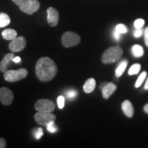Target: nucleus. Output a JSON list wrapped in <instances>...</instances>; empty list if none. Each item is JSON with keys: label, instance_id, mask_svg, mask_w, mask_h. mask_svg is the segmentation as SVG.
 <instances>
[{"label": "nucleus", "instance_id": "obj_1", "mask_svg": "<svg viewBox=\"0 0 148 148\" xmlns=\"http://www.w3.org/2000/svg\"><path fill=\"white\" fill-rule=\"evenodd\" d=\"M35 73L40 81L47 82L54 78L58 73V68L54 61L50 58L42 57L37 61Z\"/></svg>", "mask_w": 148, "mask_h": 148}, {"label": "nucleus", "instance_id": "obj_2", "mask_svg": "<svg viewBox=\"0 0 148 148\" xmlns=\"http://www.w3.org/2000/svg\"><path fill=\"white\" fill-rule=\"evenodd\" d=\"M123 55V49L119 46H112L104 51L101 61L104 64H112L117 62Z\"/></svg>", "mask_w": 148, "mask_h": 148}, {"label": "nucleus", "instance_id": "obj_3", "mask_svg": "<svg viewBox=\"0 0 148 148\" xmlns=\"http://www.w3.org/2000/svg\"><path fill=\"white\" fill-rule=\"evenodd\" d=\"M12 1L18 5L22 12L29 15H32L40 8V3L38 0H12Z\"/></svg>", "mask_w": 148, "mask_h": 148}, {"label": "nucleus", "instance_id": "obj_4", "mask_svg": "<svg viewBox=\"0 0 148 148\" xmlns=\"http://www.w3.org/2000/svg\"><path fill=\"white\" fill-rule=\"evenodd\" d=\"M27 70L25 68H21L18 70H9L4 73V79L7 82H14L21 80L27 76Z\"/></svg>", "mask_w": 148, "mask_h": 148}, {"label": "nucleus", "instance_id": "obj_5", "mask_svg": "<svg viewBox=\"0 0 148 148\" xmlns=\"http://www.w3.org/2000/svg\"><path fill=\"white\" fill-rule=\"evenodd\" d=\"M81 38L78 34L73 32H66L64 33L61 38L62 45L65 47H72L79 45Z\"/></svg>", "mask_w": 148, "mask_h": 148}, {"label": "nucleus", "instance_id": "obj_6", "mask_svg": "<svg viewBox=\"0 0 148 148\" xmlns=\"http://www.w3.org/2000/svg\"><path fill=\"white\" fill-rule=\"evenodd\" d=\"M35 109L38 112H52L55 110V104L50 99H40L35 103Z\"/></svg>", "mask_w": 148, "mask_h": 148}, {"label": "nucleus", "instance_id": "obj_7", "mask_svg": "<svg viewBox=\"0 0 148 148\" xmlns=\"http://www.w3.org/2000/svg\"><path fill=\"white\" fill-rule=\"evenodd\" d=\"M34 119L38 124L47 126L50 121H56V116L51 112H38L35 114Z\"/></svg>", "mask_w": 148, "mask_h": 148}, {"label": "nucleus", "instance_id": "obj_8", "mask_svg": "<svg viewBox=\"0 0 148 148\" xmlns=\"http://www.w3.org/2000/svg\"><path fill=\"white\" fill-rule=\"evenodd\" d=\"M26 46V40L23 36L16 37L9 44V49L12 52H18Z\"/></svg>", "mask_w": 148, "mask_h": 148}, {"label": "nucleus", "instance_id": "obj_9", "mask_svg": "<svg viewBox=\"0 0 148 148\" xmlns=\"http://www.w3.org/2000/svg\"><path fill=\"white\" fill-rule=\"evenodd\" d=\"M14 100V95L12 90L6 87L0 88V101L5 106H9Z\"/></svg>", "mask_w": 148, "mask_h": 148}, {"label": "nucleus", "instance_id": "obj_10", "mask_svg": "<svg viewBox=\"0 0 148 148\" xmlns=\"http://www.w3.org/2000/svg\"><path fill=\"white\" fill-rule=\"evenodd\" d=\"M47 22L51 27H55L58 25L59 21V13L56 9L53 7H49L47 10Z\"/></svg>", "mask_w": 148, "mask_h": 148}, {"label": "nucleus", "instance_id": "obj_11", "mask_svg": "<svg viewBox=\"0 0 148 148\" xmlns=\"http://www.w3.org/2000/svg\"><path fill=\"white\" fill-rule=\"evenodd\" d=\"M116 85H115L114 83L109 82L107 83L102 88V96L105 99H108L109 97H110L112 94L115 92L116 90Z\"/></svg>", "mask_w": 148, "mask_h": 148}, {"label": "nucleus", "instance_id": "obj_12", "mask_svg": "<svg viewBox=\"0 0 148 148\" xmlns=\"http://www.w3.org/2000/svg\"><path fill=\"white\" fill-rule=\"evenodd\" d=\"M121 108L123 113L126 115L127 117L131 118L134 115V107H133L132 103L129 100H125L122 103Z\"/></svg>", "mask_w": 148, "mask_h": 148}, {"label": "nucleus", "instance_id": "obj_13", "mask_svg": "<svg viewBox=\"0 0 148 148\" xmlns=\"http://www.w3.org/2000/svg\"><path fill=\"white\" fill-rule=\"evenodd\" d=\"M14 53H8L3 57L2 60L0 62V71L3 73H5L7 71L8 69V66L9 63L10 62V61L12 60V59L14 58Z\"/></svg>", "mask_w": 148, "mask_h": 148}, {"label": "nucleus", "instance_id": "obj_14", "mask_svg": "<svg viewBox=\"0 0 148 148\" xmlns=\"http://www.w3.org/2000/svg\"><path fill=\"white\" fill-rule=\"evenodd\" d=\"M96 86V82L95 79L92 78H89L86 80V82L84 83V86H83V89H84V91L86 93H90L93 91L94 89H95Z\"/></svg>", "mask_w": 148, "mask_h": 148}, {"label": "nucleus", "instance_id": "obj_15", "mask_svg": "<svg viewBox=\"0 0 148 148\" xmlns=\"http://www.w3.org/2000/svg\"><path fill=\"white\" fill-rule=\"evenodd\" d=\"M2 37L5 40H12L17 36V32L13 29H6L2 32Z\"/></svg>", "mask_w": 148, "mask_h": 148}, {"label": "nucleus", "instance_id": "obj_16", "mask_svg": "<svg viewBox=\"0 0 148 148\" xmlns=\"http://www.w3.org/2000/svg\"><path fill=\"white\" fill-rule=\"evenodd\" d=\"M127 63H128V62L125 60H122L120 62V64L118 65L115 70V75L116 77H119L120 76H121L122 74L123 73V72L125 71V69H126Z\"/></svg>", "mask_w": 148, "mask_h": 148}, {"label": "nucleus", "instance_id": "obj_17", "mask_svg": "<svg viewBox=\"0 0 148 148\" xmlns=\"http://www.w3.org/2000/svg\"><path fill=\"white\" fill-rule=\"evenodd\" d=\"M132 51L134 56L136 58H140L144 54L143 48L139 45H134L132 47Z\"/></svg>", "mask_w": 148, "mask_h": 148}, {"label": "nucleus", "instance_id": "obj_18", "mask_svg": "<svg viewBox=\"0 0 148 148\" xmlns=\"http://www.w3.org/2000/svg\"><path fill=\"white\" fill-rule=\"evenodd\" d=\"M10 23V18L7 14L4 12L0 13V27L7 26Z\"/></svg>", "mask_w": 148, "mask_h": 148}, {"label": "nucleus", "instance_id": "obj_19", "mask_svg": "<svg viewBox=\"0 0 148 148\" xmlns=\"http://www.w3.org/2000/svg\"><path fill=\"white\" fill-rule=\"evenodd\" d=\"M140 68H141V65H140V64H138V63L134 64L130 68V69L128 71V74L130 75L138 74V72L140 71Z\"/></svg>", "mask_w": 148, "mask_h": 148}, {"label": "nucleus", "instance_id": "obj_20", "mask_svg": "<svg viewBox=\"0 0 148 148\" xmlns=\"http://www.w3.org/2000/svg\"><path fill=\"white\" fill-rule=\"evenodd\" d=\"M146 76H147V72H146V71L142 72V73L140 74L139 76H138L136 83H135V87H136V88L139 87L140 85L142 84V83L144 82V80H145Z\"/></svg>", "mask_w": 148, "mask_h": 148}, {"label": "nucleus", "instance_id": "obj_21", "mask_svg": "<svg viewBox=\"0 0 148 148\" xmlns=\"http://www.w3.org/2000/svg\"><path fill=\"white\" fill-rule=\"evenodd\" d=\"M115 30L117 32L120 33V34H125V33L127 32V28L125 25L120 23L116 25L115 27Z\"/></svg>", "mask_w": 148, "mask_h": 148}, {"label": "nucleus", "instance_id": "obj_22", "mask_svg": "<svg viewBox=\"0 0 148 148\" xmlns=\"http://www.w3.org/2000/svg\"><path fill=\"white\" fill-rule=\"evenodd\" d=\"M145 24V21L142 18H138L134 23V26L136 29H140L143 27V26Z\"/></svg>", "mask_w": 148, "mask_h": 148}, {"label": "nucleus", "instance_id": "obj_23", "mask_svg": "<svg viewBox=\"0 0 148 148\" xmlns=\"http://www.w3.org/2000/svg\"><path fill=\"white\" fill-rule=\"evenodd\" d=\"M54 122L55 121H50L47 125V130L48 131H49V132L53 133V132H55L57 130V127L55 125Z\"/></svg>", "mask_w": 148, "mask_h": 148}, {"label": "nucleus", "instance_id": "obj_24", "mask_svg": "<svg viewBox=\"0 0 148 148\" xmlns=\"http://www.w3.org/2000/svg\"><path fill=\"white\" fill-rule=\"evenodd\" d=\"M77 95V91L74 90H68V91L66 92V97H67L69 99H73L74 98L76 97Z\"/></svg>", "mask_w": 148, "mask_h": 148}, {"label": "nucleus", "instance_id": "obj_25", "mask_svg": "<svg viewBox=\"0 0 148 148\" xmlns=\"http://www.w3.org/2000/svg\"><path fill=\"white\" fill-rule=\"evenodd\" d=\"M57 103H58V108L60 109H62L64 106V96L60 95L58 96L57 99Z\"/></svg>", "mask_w": 148, "mask_h": 148}, {"label": "nucleus", "instance_id": "obj_26", "mask_svg": "<svg viewBox=\"0 0 148 148\" xmlns=\"http://www.w3.org/2000/svg\"><path fill=\"white\" fill-rule=\"evenodd\" d=\"M35 138H36L37 140L40 139V138L42 137V135H43V130L41 127H38L37 130L35 131Z\"/></svg>", "mask_w": 148, "mask_h": 148}, {"label": "nucleus", "instance_id": "obj_27", "mask_svg": "<svg viewBox=\"0 0 148 148\" xmlns=\"http://www.w3.org/2000/svg\"><path fill=\"white\" fill-rule=\"evenodd\" d=\"M143 29H136L134 31V36L136 37V38H138V37H140L141 36L142 34H143Z\"/></svg>", "mask_w": 148, "mask_h": 148}, {"label": "nucleus", "instance_id": "obj_28", "mask_svg": "<svg viewBox=\"0 0 148 148\" xmlns=\"http://www.w3.org/2000/svg\"><path fill=\"white\" fill-rule=\"evenodd\" d=\"M144 40H145V45L148 47V27H147L145 29L144 32Z\"/></svg>", "mask_w": 148, "mask_h": 148}, {"label": "nucleus", "instance_id": "obj_29", "mask_svg": "<svg viewBox=\"0 0 148 148\" xmlns=\"http://www.w3.org/2000/svg\"><path fill=\"white\" fill-rule=\"evenodd\" d=\"M6 147V142L4 138H0V148H5Z\"/></svg>", "mask_w": 148, "mask_h": 148}, {"label": "nucleus", "instance_id": "obj_30", "mask_svg": "<svg viewBox=\"0 0 148 148\" xmlns=\"http://www.w3.org/2000/svg\"><path fill=\"white\" fill-rule=\"evenodd\" d=\"M121 34H120V33L117 32L116 30L114 31V39H115L116 40H119L120 38H121Z\"/></svg>", "mask_w": 148, "mask_h": 148}, {"label": "nucleus", "instance_id": "obj_31", "mask_svg": "<svg viewBox=\"0 0 148 148\" xmlns=\"http://www.w3.org/2000/svg\"><path fill=\"white\" fill-rule=\"evenodd\" d=\"M12 61L14 62H16V63H18V62H21V58H20L19 56H16L12 59Z\"/></svg>", "mask_w": 148, "mask_h": 148}, {"label": "nucleus", "instance_id": "obj_32", "mask_svg": "<svg viewBox=\"0 0 148 148\" xmlns=\"http://www.w3.org/2000/svg\"><path fill=\"white\" fill-rule=\"evenodd\" d=\"M143 110L145 111V113L148 114V103H147V104L144 106V107H143Z\"/></svg>", "mask_w": 148, "mask_h": 148}, {"label": "nucleus", "instance_id": "obj_33", "mask_svg": "<svg viewBox=\"0 0 148 148\" xmlns=\"http://www.w3.org/2000/svg\"><path fill=\"white\" fill-rule=\"evenodd\" d=\"M144 88H145V90H148V77H147V79L146 80V82L145 84V86H144Z\"/></svg>", "mask_w": 148, "mask_h": 148}]
</instances>
